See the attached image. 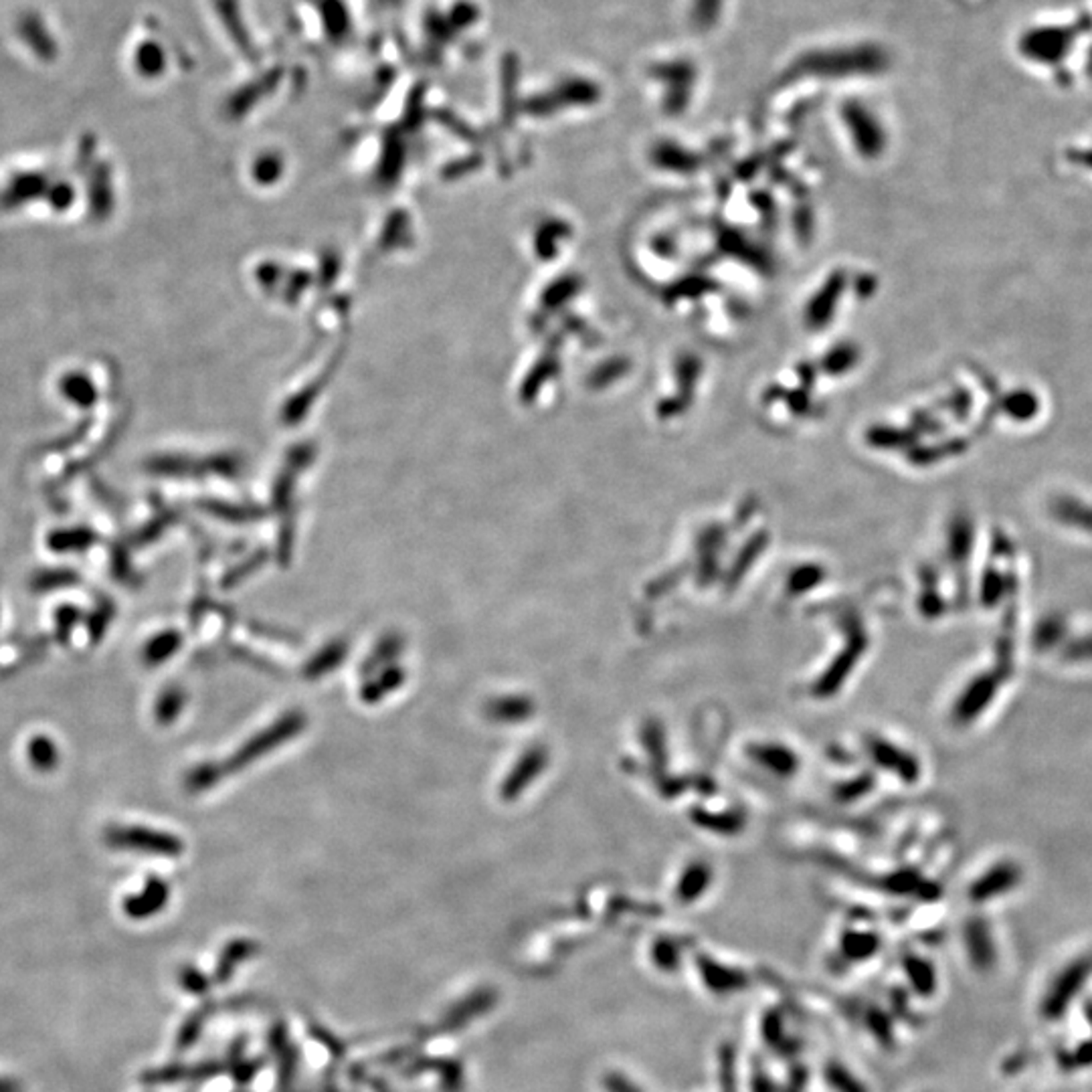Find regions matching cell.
I'll return each instance as SVG.
<instances>
[{"label":"cell","mask_w":1092,"mask_h":1092,"mask_svg":"<svg viewBox=\"0 0 1092 1092\" xmlns=\"http://www.w3.org/2000/svg\"><path fill=\"white\" fill-rule=\"evenodd\" d=\"M0 1092H21V1084L14 1080H0Z\"/></svg>","instance_id":"cell-10"},{"label":"cell","mask_w":1092,"mask_h":1092,"mask_svg":"<svg viewBox=\"0 0 1092 1092\" xmlns=\"http://www.w3.org/2000/svg\"><path fill=\"white\" fill-rule=\"evenodd\" d=\"M27 758L29 765L35 771L51 773L57 769L61 761L59 747L47 734H35V737H30L27 742Z\"/></svg>","instance_id":"cell-3"},{"label":"cell","mask_w":1092,"mask_h":1092,"mask_svg":"<svg viewBox=\"0 0 1092 1092\" xmlns=\"http://www.w3.org/2000/svg\"><path fill=\"white\" fill-rule=\"evenodd\" d=\"M95 542V534L87 528H65L55 530L47 538V546L55 552H75L86 550Z\"/></svg>","instance_id":"cell-4"},{"label":"cell","mask_w":1092,"mask_h":1092,"mask_svg":"<svg viewBox=\"0 0 1092 1092\" xmlns=\"http://www.w3.org/2000/svg\"><path fill=\"white\" fill-rule=\"evenodd\" d=\"M105 844L120 852H138L152 856H177L180 852V841L166 831H156L144 825L116 823L105 828Z\"/></svg>","instance_id":"cell-1"},{"label":"cell","mask_w":1092,"mask_h":1092,"mask_svg":"<svg viewBox=\"0 0 1092 1092\" xmlns=\"http://www.w3.org/2000/svg\"><path fill=\"white\" fill-rule=\"evenodd\" d=\"M166 898H169L166 884L158 878H150L138 894L124 900V913L130 919H148L166 905Z\"/></svg>","instance_id":"cell-2"},{"label":"cell","mask_w":1092,"mask_h":1092,"mask_svg":"<svg viewBox=\"0 0 1092 1092\" xmlns=\"http://www.w3.org/2000/svg\"><path fill=\"white\" fill-rule=\"evenodd\" d=\"M61 393L73 403L81 407L89 405L95 399V389L86 375H67L61 378Z\"/></svg>","instance_id":"cell-5"},{"label":"cell","mask_w":1092,"mask_h":1092,"mask_svg":"<svg viewBox=\"0 0 1092 1092\" xmlns=\"http://www.w3.org/2000/svg\"><path fill=\"white\" fill-rule=\"evenodd\" d=\"M78 619H79V613L75 611L71 605H65L63 609L57 613V632H59V635L61 637L70 635V632L75 627V624H78Z\"/></svg>","instance_id":"cell-8"},{"label":"cell","mask_w":1092,"mask_h":1092,"mask_svg":"<svg viewBox=\"0 0 1092 1092\" xmlns=\"http://www.w3.org/2000/svg\"><path fill=\"white\" fill-rule=\"evenodd\" d=\"M51 201L53 204H57L59 209H70V204H71L70 185H57L55 188H51Z\"/></svg>","instance_id":"cell-9"},{"label":"cell","mask_w":1092,"mask_h":1092,"mask_svg":"<svg viewBox=\"0 0 1092 1092\" xmlns=\"http://www.w3.org/2000/svg\"><path fill=\"white\" fill-rule=\"evenodd\" d=\"M178 646V637L174 633H158L144 646L142 662L156 666L170 656V651Z\"/></svg>","instance_id":"cell-6"},{"label":"cell","mask_w":1092,"mask_h":1092,"mask_svg":"<svg viewBox=\"0 0 1092 1092\" xmlns=\"http://www.w3.org/2000/svg\"><path fill=\"white\" fill-rule=\"evenodd\" d=\"M75 581H78V576H75L73 571H49V573H41L39 576H37L35 589L47 591V589L71 585V583Z\"/></svg>","instance_id":"cell-7"}]
</instances>
